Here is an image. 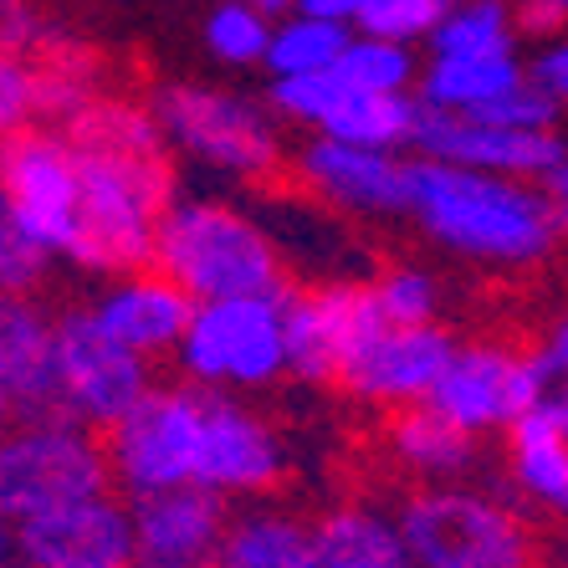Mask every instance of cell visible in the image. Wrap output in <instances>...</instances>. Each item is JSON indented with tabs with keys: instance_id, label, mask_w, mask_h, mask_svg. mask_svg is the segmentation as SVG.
I'll use <instances>...</instances> for the list:
<instances>
[{
	"instance_id": "6da1fadb",
	"label": "cell",
	"mask_w": 568,
	"mask_h": 568,
	"mask_svg": "<svg viewBox=\"0 0 568 568\" xmlns=\"http://www.w3.org/2000/svg\"><path fill=\"white\" fill-rule=\"evenodd\" d=\"M410 211L450 252L487 262H532L554 246L558 231L554 195H538L513 174L462 170L440 159L410 164Z\"/></svg>"
},
{
	"instance_id": "7a4b0ae2",
	"label": "cell",
	"mask_w": 568,
	"mask_h": 568,
	"mask_svg": "<svg viewBox=\"0 0 568 568\" xmlns=\"http://www.w3.org/2000/svg\"><path fill=\"white\" fill-rule=\"evenodd\" d=\"M154 266L174 277L195 303L221 297H282L277 246L252 221L215 200L170 205L159 225Z\"/></svg>"
},
{
	"instance_id": "3957f363",
	"label": "cell",
	"mask_w": 568,
	"mask_h": 568,
	"mask_svg": "<svg viewBox=\"0 0 568 568\" xmlns=\"http://www.w3.org/2000/svg\"><path fill=\"white\" fill-rule=\"evenodd\" d=\"M82 164V266L133 272L154 262L159 225L170 215V170L164 154H119V149L72 144Z\"/></svg>"
},
{
	"instance_id": "277c9868",
	"label": "cell",
	"mask_w": 568,
	"mask_h": 568,
	"mask_svg": "<svg viewBox=\"0 0 568 568\" xmlns=\"http://www.w3.org/2000/svg\"><path fill=\"white\" fill-rule=\"evenodd\" d=\"M399 528L415 568H538L528 523L476 491H420L405 503Z\"/></svg>"
},
{
	"instance_id": "5b68a950",
	"label": "cell",
	"mask_w": 568,
	"mask_h": 568,
	"mask_svg": "<svg viewBox=\"0 0 568 568\" xmlns=\"http://www.w3.org/2000/svg\"><path fill=\"white\" fill-rule=\"evenodd\" d=\"M108 450L78 420H31L16 430L0 456V507L11 523L37 517L47 507L82 503L108 487Z\"/></svg>"
},
{
	"instance_id": "8992f818",
	"label": "cell",
	"mask_w": 568,
	"mask_h": 568,
	"mask_svg": "<svg viewBox=\"0 0 568 568\" xmlns=\"http://www.w3.org/2000/svg\"><path fill=\"white\" fill-rule=\"evenodd\" d=\"M6 225L47 256L82 252V164L72 139L11 133L6 144Z\"/></svg>"
},
{
	"instance_id": "52a82bcc",
	"label": "cell",
	"mask_w": 568,
	"mask_h": 568,
	"mask_svg": "<svg viewBox=\"0 0 568 568\" xmlns=\"http://www.w3.org/2000/svg\"><path fill=\"white\" fill-rule=\"evenodd\" d=\"M200 440H205V399L190 389H149L108 430V462L133 497H154L195 481Z\"/></svg>"
},
{
	"instance_id": "ba28073f",
	"label": "cell",
	"mask_w": 568,
	"mask_h": 568,
	"mask_svg": "<svg viewBox=\"0 0 568 568\" xmlns=\"http://www.w3.org/2000/svg\"><path fill=\"white\" fill-rule=\"evenodd\" d=\"M180 358L195 379L266 384L287 369V297H221L200 303Z\"/></svg>"
},
{
	"instance_id": "9c48e42d",
	"label": "cell",
	"mask_w": 568,
	"mask_h": 568,
	"mask_svg": "<svg viewBox=\"0 0 568 568\" xmlns=\"http://www.w3.org/2000/svg\"><path fill=\"white\" fill-rule=\"evenodd\" d=\"M57 384L67 415L108 430L149 395L144 354L119 344L98 313H67L57 323Z\"/></svg>"
},
{
	"instance_id": "30bf717a",
	"label": "cell",
	"mask_w": 568,
	"mask_h": 568,
	"mask_svg": "<svg viewBox=\"0 0 568 568\" xmlns=\"http://www.w3.org/2000/svg\"><path fill=\"white\" fill-rule=\"evenodd\" d=\"M548 379L554 364L548 358H528L513 348H456V358L446 364L440 384L430 389V410H440L446 420H456L462 430H491V425H513L548 399Z\"/></svg>"
},
{
	"instance_id": "8fae6325",
	"label": "cell",
	"mask_w": 568,
	"mask_h": 568,
	"mask_svg": "<svg viewBox=\"0 0 568 568\" xmlns=\"http://www.w3.org/2000/svg\"><path fill=\"white\" fill-rule=\"evenodd\" d=\"M272 103L303 123H317L323 139H344L364 149L415 144L420 113L405 93H364L333 67V72H307V78L272 82Z\"/></svg>"
},
{
	"instance_id": "7c38bea8",
	"label": "cell",
	"mask_w": 568,
	"mask_h": 568,
	"mask_svg": "<svg viewBox=\"0 0 568 568\" xmlns=\"http://www.w3.org/2000/svg\"><path fill=\"white\" fill-rule=\"evenodd\" d=\"M159 123L180 149L231 174H262L277 164V133L231 93L211 88H164L159 93Z\"/></svg>"
},
{
	"instance_id": "4fadbf2b",
	"label": "cell",
	"mask_w": 568,
	"mask_h": 568,
	"mask_svg": "<svg viewBox=\"0 0 568 568\" xmlns=\"http://www.w3.org/2000/svg\"><path fill=\"white\" fill-rule=\"evenodd\" d=\"M16 542L31 568H133L139 538L133 513L113 497H82V503L47 507L37 517L16 523Z\"/></svg>"
},
{
	"instance_id": "5bb4252c",
	"label": "cell",
	"mask_w": 568,
	"mask_h": 568,
	"mask_svg": "<svg viewBox=\"0 0 568 568\" xmlns=\"http://www.w3.org/2000/svg\"><path fill=\"white\" fill-rule=\"evenodd\" d=\"M450 358H456V344L430 323H415V328L379 323L344 358L338 384L348 395L379 399V405H415V399H430V389L440 384Z\"/></svg>"
},
{
	"instance_id": "9a60e30c",
	"label": "cell",
	"mask_w": 568,
	"mask_h": 568,
	"mask_svg": "<svg viewBox=\"0 0 568 568\" xmlns=\"http://www.w3.org/2000/svg\"><path fill=\"white\" fill-rule=\"evenodd\" d=\"M389 323L374 287H323L287 297V369L303 379H338L344 358Z\"/></svg>"
},
{
	"instance_id": "2e32d148",
	"label": "cell",
	"mask_w": 568,
	"mask_h": 568,
	"mask_svg": "<svg viewBox=\"0 0 568 568\" xmlns=\"http://www.w3.org/2000/svg\"><path fill=\"white\" fill-rule=\"evenodd\" d=\"M415 144L425 159L440 164H462V170H487V174H554L564 164V144L554 133H523V129H503V123L471 119V113H440L425 108Z\"/></svg>"
},
{
	"instance_id": "e0dca14e",
	"label": "cell",
	"mask_w": 568,
	"mask_h": 568,
	"mask_svg": "<svg viewBox=\"0 0 568 568\" xmlns=\"http://www.w3.org/2000/svg\"><path fill=\"white\" fill-rule=\"evenodd\" d=\"M225 528L231 523H225L221 491L200 487V481L139 497L133 507L139 564L133 568H215Z\"/></svg>"
},
{
	"instance_id": "ac0fdd59",
	"label": "cell",
	"mask_w": 568,
	"mask_h": 568,
	"mask_svg": "<svg viewBox=\"0 0 568 568\" xmlns=\"http://www.w3.org/2000/svg\"><path fill=\"white\" fill-rule=\"evenodd\" d=\"M0 389L16 415H27V425L67 415L62 384H57V323H47L21 297H11L0 313Z\"/></svg>"
},
{
	"instance_id": "d6986e66",
	"label": "cell",
	"mask_w": 568,
	"mask_h": 568,
	"mask_svg": "<svg viewBox=\"0 0 568 568\" xmlns=\"http://www.w3.org/2000/svg\"><path fill=\"white\" fill-rule=\"evenodd\" d=\"M282 476V450L256 415L231 399H205V440H200V487L211 491H262Z\"/></svg>"
},
{
	"instance_id": "ffe728a7",
	"label": "cell",
	"mask_w": 568,
	"mask_h": 568,
	"mask_svg": "<svg viewBox=\"0 0 568 568\" xmlns=\"http://www.w3.org/2000/svg\"><path fill=\"white\" fill-rule=\"evenodd\" d=\"M303 174L348 211H410V164L389 159V149L317 139L303 154Z\"/></svg>"
},
{
	"instance_id": "44dd1931",
	"label": "cell",
	"mask_w": 568,
	"mask_h": 568,
	"mask_svg": "<svg viewBox=\"0 0 568 568\" xmlns=\"http://www.w3.org/2000/svg\"><path fill=\"white\" fill-rule=\"evenodd\" d=\"M195 297L164 272H139L123 287H113L103 303L93 307L103 317V328L129 344L133 354H159V348L185 344L190 323H195Z\"/></svg>"
},
{
	"instance_id": "7402d4cb",
	"label": "cell",
	"mask_w": 568,
	"mask_h": 568,
	"mask_svg": "<svg viewBox=\"0 0 568 568\" xmlns=\"http://www.w3.org/2000/svg\"><path fill=\"white\" fill-rule=\"evenodd\" d=\"M513 430V471L517 481L548 507H568V395L538 399Z\"/></svg>"
},
{
	"instance_id": "603a6c76",
	"label": "cell",
	"mask_w": 568,
	"mask_h": 568,
	"mask_svg": "<svg viewBox=\"0 0 568 568\" xmlns=\"http://www.w3.org/2000/svg\"><path fill=\"white\" fill-rule=\"evenodd\" d=\"M317 568H415L405 528L369 507H338L313 528Z\"/></svg>"
},
{
	"instance_id": "cb8c5ba5",
	"label": "cell",
	"mask_w": 568,
	"mask_h": 568,
	"mask_svg": "<svg viewBox=\"0 0 568 568\" xmlns=\"http://www.w3.org/2000/svg\"><path fill=\"white\" fill-rule=\"evenodd\" d=\"M215 568H317L313 528L287 513H246L225 528Z\"/></svg>"
},
{
	"instance_id": "d4e9b609",
	"label": "cell",
	"mask_w": 568,
	"mask_h": 568,
	"mask_svg": "<svg viewBox=\"0 0 568 568\" xmlns=\"http://www.w3.org/2000/svg\"><path fill=\"white\" fill-rule=\"evenodd\" d=\"M523 82V67L507 57H436L425 72V108L440 113H481Z\"/></svg>"
},
{
	"instance_id": "484cf974",
	"label": "cell",
	"mask_w": 568,
	"mask_h": 568,
	"mask_svg": "<svg viewBox=\"0 0 568 568\" xmlns=\"http://www.w3.org/2000/svg\"><path fill=\"white\" fill-rule=\"evenodd\" d=\"M389 440H395L399 462L425 471V476H450L471 462V430H462V425L446 420V415L430 410V405L399 415Z\"/></svg>"
},
{
	"instance_id": "4316f807",
	"label": "cell",
	"mask_w": 568,
	"mask_h": 568,
	"mask_svg": "<svg viewBox=\"0 0 568 568\" xmlns=\"http://www.w3.org/2000/svg\"><path fill=\"white\" fill-rule=\"evenodd\" d=\"M348 41H354V37H348V27H338V21H323V16H297V21H287V27L272 37L266 62H272V72H277V78L333 72V67L344 62Z\"/></svg>"
},
{
	"instance_id": "83f0119b",
	"label": "cell",
	"mask_w": 568,
	"mask_h": 568,
	"mask_svg": "<svg viewBox=\"0 0 568 568\" xmlns=\"http://www.w3.org/2000/svg\"><path fill=\"white\" fill-rule=\"evenodd\" d=\"M430 47H436V57H507L513 52V21L497 0H466L440 21Z\"/></svg>"
},
{
	"instance_id": "f1b7e54d",
	"label": "cell",
	"mask_w": 568,
	"mask_h": 568,
	"mask_svg": "<svg viewBox=\"0 0 568 568\" xmlns=\"http://www.w3.org/2000/svg\"><path fill=\"white\" fill-rule=\"evenodd\" d=\"M205 41H211V52L221 62H256V57L272 52V27H266V16L256 6L225 0L205 21Z\"/></svg>"
},
{
	"instance_id": "f546056e",
	"label": "cell",
	"mask_w": 568,
	"mask_h": 568,
	"mask_svg": "<svg viewBox=\"0 0 568 568\" xmlns=\"http://www.w3.org/2000/svg\"><path fill=\"white\" fill-rule=\"evenodd\" d=\"M338 72H344L354 88H364V93H405V82L415 78V62L399 41L364 37V41H348Z\"/></svg>"
},
{
	"instance_id": "4dcf8cb0",
	"label": "cell",
	"mask_w": 568,
	"mask_h": 568,
	"mask_svg": "<svg viewBox=\"0 0 568 568\" xmlns=\"http://www.w3.org/2000/svg\"><path fill=\"white\" fill-rule=\"evenodd\" d=\"M456 11V0H369L364 11V37H379V41H415V37H436L440 21Z\"/></svg>"
},
{
	"instance_id": "1f68e13d",
	"label": "cell",
	"mask_w": 568,
	"mask_h": 568,
	"mask_svg": "<svg viewBox=\"0 0 568 568\" xmlns=\"http://www.w3.org/2000/svg\"><path fill=\"white\" fill-rule=\"evenodd\" d=\"M374 297H379L384 317H389V323H399V328L430 323V313H436V282L425 277V272H410V266L384 272L379 287H374Z\"/></svg>"
},
{
	"instance_id": "d6a6232c",
	"label": "cell",
	"mask_w": 568,
	"mask_h": 568,
	"mask_svg": "<svg viewBox=\"0 0 568 568\" xmlns=\"http://www.w3.org/2000/svg\"><path fill=\"white\" fill-rule=\"evenodd\" d=\"M558 113V98L542 88V82H517L513 93H503L491 108L471 113V119H487V123H503V129H523V133H548Z\"/></svg>"
},
{
	"instance_id": "836d02e7",
	"label": "cell",
	"mask_w": 568,
	"mask_h": 568,
	"mask_svg": "<svg viewBox=\"0 0 568 568\" xmlns=\"http://www.w3.org/2000/svg\"><path fill=\"white\" fill-rule=\"evenodd\" d=\"M31 113H41L37 72L21 67L16 57H6V67H0V119H6V129L11 133H21V123H27Z\"/></svg>"
},
{
	"instance_id": "e575fe53",
	"label": "cell",
	"mask_w": 568,
	"mask_h": 568,
	"mask_svg": "<svg viewBox=\"0 0 568 568\" xmlns=\"http://www.w3.org/2000/svg\"><path fill=\"white\" fill-rule=\"evenodd\" d=\"M41 262H47V252H41V246H31L16 225H6V231H0V277H6V287H11V292L31 287V282H37V272H41Z\"/></svg>"
},
{
	"instance_id": "d590c367",
	"label": "cell",
	"mask_w": 568,
	"mask_h": 568,
	"mask_svg": "<svg viewBox=\"0 0 568 568\" xmlns=\"http://www.w3.org/2000/svg\"><path fill=\"white\" fill-rule=\"evenodd\" d=\"M297 6H303V16H323V21H338V27L364 21V11H369V0H297Z\"/></svg>"
},
{
	"instance_id": "8d00e7d4",
	"label": "cell",
	"mask_w": 568,
	"mask_h": 568,
	"mask_svg": "<svg viewBox=\"0 0 568 568\" xmlns=\"http://www.w3.org/2000/svg\"><path fill=\"white\" fill-rule=\"evenodd\" d=\"M538 82L554 98H568V41H564V47H554V52L538 62Z\"/></svg>"
},
{
	"instance_id": "74e56055",
	"label": "cell",
	"mask_w": 568,
	"mask_h": 568,
	"mask_svg": "<svg viewBox=\"0 0 568 568\" xmlns=\"http://www.w3.org/2000/svg\"><path fill=\"white\" fill-rule=\"evenodd\" d=\"M564 11L558 0H523V31H554L564 27Z\"/></svg>"
},
{
	"instance_id": "f35d334b",
	"label": "cell",
	"mask_w": 568,
	"mask_h": 568,
	"mask_svg": "<svg viewBox=\"0 0 568 568\" xmlns=\"http://www.w3.org/2000/svg\"><path fill=\"white\" fill-rule=\"evenodd\" d=\"M548 364H554L558 379H568V317L554 328V344H548Z\"/></svg>"
},
{
	"instance_id": "ab89813d",
	"label": "cell",
	"mask_w": 568,
	"mask_h": 568,
	"mask_svg": "<svg viewBox=\"0 0 568 568\" xmlns=\"http://www.w3.org/2000/svg\"><path fill=\"white\" fill-rule=\"evenodd\" d=\"M548 195H554V211H558V221L568 225V164H558V170L548 174Z\"/></svg>"
},
{
	"instance_id": "60d3db41",
	"label": "cell",
	"mask_w": 568,
	"mask_h": 568,
	"mask_svg": "<svg viewBox=\"0 0 568 568\" xmlns=\"http://www.w3.org/2000/svg\"><path fill=\"white\" fill-rule=\"evenodd\" d=\"M246 6H256L262 16H277V11H287V6H297V0H246Z\"/></svg>"
},
{
	"instance_id": "b9f144b4",
	"label": "cell",
	"mask_w": 568,
	"mask_h": 568,
	"mask_svg": "<svg viewBox=\"0 0 568 568\" xmlns=\"http://www.w3.org/2000/svg\"><path fill=\"white\" fill-rule=\"evenodd\" d=\"M558 6H568V0H558Z\"/></svg>"
},
{
	"instance_id": "7bdbcfd3",
	"label": "cell",
	"mask_w": 568,
	"mask_h": 568,
	"mask_svg": "<svg viewBox=\"0 0 568 568\" xmlns=\"http://www.w3.org/2000/svg\"><path fill=\"white\" fill-rule=\"evenodd\" d=\"M27 568H31V564H27Z\"/></svg>"
}]
</instances>
